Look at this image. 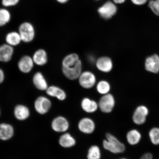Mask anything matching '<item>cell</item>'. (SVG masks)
Instances as JSON below:
<instances>
[{
  "label": "cell",
  "mask_w": 159,
  "mask_h": 159,
  "mask_svg": "<svg viewBox=\"0 0 159 159\" xmlns=\"http://www.w3.org/2000/svg\"><path fill=\"white\" fill-rule=\"evenodd\" d=\"M0 115H1V111H0Z\"/></svg>",
  "instance_id": "d590c367"
},
{
  "label": "cell",
  "mask_w": 159,
  "mask_h": 159,
  "mask_svg": "<svg viewBox=\"0 0 159 159\" xmlns=\"http://www.w3.org/2000/svg\"><path fill=\"white\" fill-rule=\"evenodd\" d=\"M153 158L152 154L150 152H147L142 155L140 159H152Z\"/></svg>",
  "instance_id": "4dcf8cb0"
},
{
  "label": "cell",
  "mask_w": 159,
  "mask_h": 159,
  "mask_svg": "<svg viewBox=\"0 0 159 159\" xmlns=\"http://www.w3.org/2000/svg\"><path fill=\"white\" fill-rule=\"evenodd\" d=\"M145 66L147 70L150 72L157 73L159 71V57L154 55L146 59Z\"/></svg>",
  "instance_id": "2e32d148"
},
{
  "label": "cell",
  "mask_w": 159,
  "mask_h": 159,
  "mask_svg": "<svg viewBox=\"0 0 159 159\" xmlns=\"http://www.w3.org/2000/svg\"><path fill=\"white\" fill-rule=\"evenodd\" d=\"M46 92L49 96L55 97L60 101H64L66 98V94L65 91L59 87L55 85L48 87Z\"/></svg>",
  "instance_id": "9a60e30c"
},
{
  "label": "cell",
  "mask_w": 159,
  "mask_h": 159,
  "mask_svg": "<svg viewBox=\"0 0 159 159\" xmlns=\"http://www.w3.org/2000/svg\"><path fill=\"white\" fill-rule=\"evenodd\" d=\"M59 143L63 148H69L75 146L76 144V141L70 134L66 133L60 137Z\"/></svg>",
  "instance_id": "44dd1931"
},
{
  "label": "cell",
  "mask_w": 159,
  "mask_h": 159,
  "mask_svg": "<svg viewBox=\"0 0 159 159\" xmlns=\"http://www.w3.org/2000/svg\"><path fill=\"white\" fill-rule=\"evenodd\" d=\"M11 18V14L8 10L0 9V27L3 26L9 23Z\"/></svg>",
  "instance_id": "d4e9b609"
},
{
  "label": "cell",
  "mask_w": 159,
  "mask_h": 159,
  "mask_svg": "<svg viewBox=\"0 0 159 159\" xmlns=\"http://www.w3.org/2000/svg\"><path fill=\"white\" fill-rule=\"evenodd\" d=\"M57 2L60 3H65L68 1V0H57Z\"/></svg>",
  "instance_id": "836d02e7"
},
{
  "label": "cell",
  "mask_w": 159,
  "mask_h": 159,
  "mask_svg": "<svg viewBox=\"0 0 159 159\" xmlns=\"http://www.w3.org/2000/svg\"><path fill=\"white\" fill-rule=\"evenodd\" d=\"M149 113L148 107L141 105L135 109L132 116V120L135 124L142 125L145 124Z\"/></svg>",
  "instance_id": "5b68a950"
},
{
  "label": "cell",
  "mask_w": 159,
  "mask_h": 159,
  "mask_svg": "<svg viewBox=\"0 0 159 159\" xmlns=\"http://www.w3.org/2000/svg\"><path fill=\"white\" fill-rule=\"evenodd\" d=\"M62 70L67 79L70 80L78 79L82 72V62L79 55L72 53L66 56L62 61Z\"/></svg>",
  "instance_id": "6da1fadb"
},
{
  "label": "cell",
  "mask_w": 159,
  "mask_h": 159,
  "mask_svg": "<svg viewBox=\"0 0 159 159\" xmlns=\"http://www.w3.org/2000/svg\"><path fill=\"white\" fill-rule=\"evenodd\" d=\"M33 81L36 88L39 90L46 91L48 88L47 81L42 73L40 72L36 73L34 75Z\"/></svg>",
  "instance_id": "5bb4252c"
},
{
  "label": "cell",
  "mask_w": 159,
  "mask_h": 159,
  "mask_svg": "<svg viewBox=\"0 0 159 159\" xmlns=\"http://www.w3.org/2000/svg\"><path fill=\"white\" fill-rule=\"evenodd\" d=\"M117 10V7L114 3L111 1H108L99 7L98 11L99 15L103 18L109 19L115 15Z\"/></svg>",
  "instance_id": "ba28073f"
},
{
  "label": "cell",
  "mask_w": 159,
  "mask_h": 159,
  "mask_svg": "<svg viewBox=\"0 0 159 159\" xmlns=\"http://www.w3.org/2000/svg\"><path fill=\"white\" fill-rule=\"evenodd\" d=\"M32 57L34 64L39 66H42L46 64L48 59L46 51L42 49L37 50Z\"/></svg>",
  "instance_id": "ac0fdd59"
},
{
  "label": "cell",
  "mask_w": 159,
  "mask_h": 159,
  "mask_svg": "<svg viewBox=\"0 0 159 159\" xmlns=\"http://www.w3.org/2000/svg\"><path fill=\"white\" fill-rule=\"evenodd\" d=\"M34 64L32 57L25 55L20 59L18 63V67L21 72L28 73L33 69Z\"/></svg>",
  "instance_id": "8fae6325"
},
{
  "label": "cell",
  "mask_w": 159,
  "mask_h": 159,
  "mask_svg": "<svg viewBox=\"0 0 159 159\" xmlns=\"http://www.w3.org/2000/svg\"><path fill=\"white\" fill-rule=\"evenodd\" d=\"M20 0H2V3L5 7H13L17 5Z\"/></svg>",
  "instance_id": "f1b7e54d"
},
{
  "label": "cell",
  "mask_w": 159,
  "mask_h": 159,
  "mask_svg": "<svg viewBox=\"0 0 159 159\" xmlns=\"http://www.w3.org/2000/svg\"><path fill=\"white\" fill-rule=\"evenodd\" d=\"M142 138V135L140 131L136 129H132L127 133L126 139L128 143L134 146L138 144Z\"/></svg>",
  "instance_id": "e0dca14e"
},
{
  "label": "cell",
  "mask_w": 159,
  "mask_h": 159,
  "mask_svg": "<svg viewBox=\"0 0 159 159\" xmlns=\"http://www.w3.org/2000/svg\"><path fill=\"white\" fill-rule=\"evenodd\" d=\"M14 130L11 125L3 123L0 124V139L6 141L13 137Z\"/></svg>",
  "instance_id": "ffe728a7"
},
{
  "label": "cell",
  "mask_w": 159,
  "mask_h": 159,
  "mask_svg": "<svg viewBox=\"0 0 159 159\" xmlns=\"http://www.w3.org/2000/svg\"><path fill=\"white\" fill-rule=\"evenodd\" d=\"M115 104L114 97L109 93L103 95L98 103V108L102 112L105 113L112 112Z\"/></svg>",
  "instance_id": "277c9868"
},
{
  "label": "cell",
  "mask_w": 159,
  "mask_h": 159,
  "mask_svg": "<svg viewBox=\"0 0 159 159\" xmlns=\"http://www.w3.org/2000/svg\"><path fill=\"white\" fill-rule=\"evenodd\" d=\"M114 2L117 4H121L124 2L126 0H113Z\"/></svg>",
  "instance_id": "d6a6232c"
},
{
  "label": "cell",
  "mask_w": 159,
  "mask_h": 159,
  "mask_svg": "<svg viewBox=\"0 0 159 159\" xmlns=\"http://www.w3.org/2000/svg\"><path fill=\"white\" fill-rule=\"evenodd\" d=\"M51 127L55 132L64 133L68 130L69 124L65 117L59 116L53 119L51 123Z\"/></svg>",
  "instance_id": "9c48e42d"
},
{
  "label": "cell",
  "mask_w": 159,
  "mask_h": 159,
  "mask_svg": "<svg viewBox=\"0 0 159 159\" xmlns=\"http://www.w3.org/2000/svg\"><path fill=\"white\" fill-rule=\"evenodd\" d=\"M18 32L22 41L25 43H30L32 41L35 37L34 27L31 23L25 22L19 26Z\"/></svg>",
  "instance_id": "3957f363"
},
{
  "label": "cell",
  "mask_w": 159,
  "mask_h": 159,
  "mask_svg": "<svg viewBox=\"0 0 159 159\" xmlns=\"http://www.w3.org/2000/svg\"><path fill=\"white\" fill-rule=\"evenodd\" d=\"M80 84L85 89H90L94 87L96 83V77L91 71H83L78 79Z\"/></svg>",
  "instance_id": "8992f818"
},
{
  "label": "cell",
  "mask_w": 159,
  "mask_h": 159,
  "mask_svg": "<svg viewBox=\"0 0 159 159\" xmlns=\"http://www.w3.org/2000/svg\"><path fill=\"white\" fill-rule=\"evenodd\" d=\"M120 159H127L126 158H120Z\"/></svg>",
  "instance_id": "e575fe53"
},
{
  "label": "cell",
  "mask_w": 159,
  "mask_h": 159,
  "mask_svg": "<svg viewBox=\"0 0 159 159\" xmlns=\"http://www.w3.org/2000/svg\"><path fill=\"white\" fill-rule=\"evenodd\" d=\"M81 105L83 110L88 113H94L99 108L98 103L88 98H83Z\"/></svg>",
  "instance_id": "d6986e66"
},
{
  "label": "cell",
  "mask_w": 159,
  "mask_h": 159,
  "mask_svg": "<svg viewBox=\"0 0 159 159\" xmlns=\"http://www.w3.org/2000/svg\"><path fill=\"white\" fill-rule=\"evenodd\" d=\"M7 44L14 47L19 45L22 42L18 32L11 31L7 34L5 38Z\"/></svg>",
  "instance_id": "603a6c76"
},
{
  "label": "cell",
  "mask_w": 159,
  "mask_h": 159,
  "mask_svg": "<svg viewBox=\"0 0 159 159\" xmlns=\"http://www.w3.org/2000/svg\"><path fill=\"white\" fill-rule=\"evenodd\" d=\"M14 51L13 47L7 43L0 46V61L9 62L13 57Z\"/></svg>",
  "instance_id": "4fadbf2b"
},
{
  "label": "cell",
  "mask_w": 159,
  "mask_h": 159,
  "mask_svg": "<svg viewBox=\"0 0 159 159\" xmlns=\"http://www.w3.org/2000/svg\"><path fill=\"white\" fill-rule=\"evenodd\" d=\"M101 152L99 147L93 145L89 148L87 155V159H101Z\"/></svg>",
  "instance_id": "484cf974"
},
{
  "label": "cell",
  "mask_w": 159,
  "mask_h": 159,
  "mask_svg": "<svg viewBox=\"0 0 159 159\" xmlns=\"http://www.w3.org/2000/svg\"><path fill=\"white\" fill-rule=\"evenodd\" d=\"M5 73L0 68V84L3 82L5 80Z\"/></svg>",
  "instance_id": "1f68e13d"
},
{
  "label": "cell",
  "mask_w": 159,
  "mask_h": 159,
  "mask_svg": "<svg viewBox=\"0 0 159 159\" xmlns=\"http://www.w3.org/2000/svg\"><path fill=\"white\" fill-rule=\"evenodd\" d=\"M148 136L150 142L155 146L159 145V128L154 127L148 132Z\"/></svg>",
  "instance_id": "cb8c5ba5"
},
{
  "label": "cell",
  "mask_w": 159,
  "mask_h": 159,
  "mask_svg": "<svg viewBox=\"0 0 159 159\" xmlns=\"http://www.w3.org/2000/svg\"><path fill=\"white\" fill-rule=\"evenodd\" d=\"M14 115L18 120H24L28 118L30 115L29 109L25 105H19L15 107Z\"/></svg>",
  "instance_id": "7402d4cb"
},
{
  "label": "cell",
  "mask_w": 159,
  "mask_h": 159,
  "mask_svg": "<svg viewBox=\"0 0 159 159\" xmlns=\"http://www.w3.org/2000/svg\"><path fill=\"white\" fill-rule=\"evenodd\" d=\"M148 6L155 15L159 16V0H151Z\"/></svg>",
  "instance_id": "83f0119b"
},
{
  "label": "cell",
  "mask_w": 159,
  "mask_h": 159,
  "mask_svg": "<svg viewBox=\"0 0 159 159\" xmlns=\"http://www.w3.org/2000/svg\"><path fill=\"white\" fill-rule=\"evenodd\" d=\"M95 65L99 70L104 73L110 72L113 67L112 60L107 57H99L95 61Z\"/></svg>",
  "instance_id": "7c38bea8"
},
{
  "label": "cell",
  "mask_w": 159,
  "mask_h": 159,
  "mask_svg": "<svg viewBox=\"0 0 159 159\" xmlns=\"http://www.w3.org/2000/svg\"><path fill=\"white\" fill-rule=\"evenodd\" d=\"M103 146L105 150L115 154L122 153L126 150L125 144L109 133L106 135V139L103 142Z\"/></svg>",
  "instance_id": "7a4b0ae2"
},
{
  "label": "cell",
  "mask_w": 159,
  "mask_h": 159,
  "mask_svg": "<svg viewBox=\"0 0 159 159\" xmlns=\"http://www.w3.org/2000/svg\"><path fill=\"white\" fill-rule=\"evenodd\" d=\"M133 3L137 5H142L147 2L148 0H131Z\"/></svg>",
  "instance_id": "f546056e"
},
{
  "label": "cell",
  "mask_w": 159,
  "mask_h": 159,
  "mask_svg": "<svg viewBox=\"0 0 159 159\" xmlns=\"http://www.w3.org/2000/svg\"><path fill=\"white\" fill-rule=\"evenodd\" d=\"M52 103L50 99L44 96H40L34 102L36 111L41 115L46 114L50 109Z\"/></svg>",
  "instance_id": "52a82bcc"
},
{
  "label": "cell",
  "mask_w": 159,
  "mask_h": 159,
  "mask_svg": "<svg viewBox=\"0 0 159 159\" xmlns=\"http://www.w3.org/2000/svg\"><path fill=\"white\" fill-rule=\"evenodd\" d=\"M96 89L99 94L103 95L106 94H108L110 90V85L107 81L101 80L97 84Z\"/></svg>",
  "instance_id": "4316f807"
},
{
  "label": "cell",
  "mask_w": 159,
  "mask_h": 159,
  "mask_svg": "<svg viewBox=\"0 0 159 159\" xmlns=\"http://www.w3.org/2000/svg\"><path fill=\"white\" fill-rule=\"evenodd\" d=\"M78 127L79 130L83 134H90L94 132L95 125L92 119L84 118L79 121Z\"/></svg>",
  "instance_id": "30bf717a"
}]
</instances>
